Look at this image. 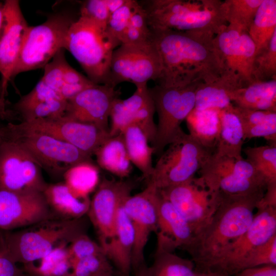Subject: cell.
<instances>
[{
	"label": "cell",
	"mask_w": 276,
	"mask_h": 276,
	"mask_svg": "<svg viewBox=\"0 0 276 276\" xmlns=\"http://www.w3.org/2000/svg\"><path fill=\"white\" fill-rule=\"evenodd\" d=\"M254 81L276 79V32L268 46L255 55L252 68Z\"/></svg>",
	"instance_id": "40"
},
{
	"label": "cell",
	"mask_w": 276,
	"mask_h": 276,
	"mask_svg": "<svg viewBox=\"0 0 276 276\" xmlns=\"http://www.w3.org/2000/svg\"><path fill=\"white\" fill-rule=\"evenodd\" d=\"M67 10L50 14L42 24L29 26L13 74L43 68L57 53L64 49L65 39L72 24L77 19Z\"/></svg>",
	"instance_id": "5"
},
{
	"label": "cell",
	"mask_w": 276,
	"mask_h": 276,
	"mask_svg": "<svg viewBox=\"0 0 276 276\" xmlns=\"http://www.w3.org/2000/svg\"><path fill=\"white\" fill-rule=\"evenodd\" d=\"M42 193L51 211L57 218L76 219L87 214L89 198L77 196L64 182L47 183Z\"/></svg>",
	"instance_id": "26"
},
{
	"label": "cell",
	"mask_w": 276,
	"mask_h": 276,
	"mask_svg": "<svg viewBox=\"0 0 276 276\" xmlns=\"http://www.w3.org/2000/svg\"><path fill=\"white\" fill-rule=\"evenodd\" d=\"M134 93L127 99H117L113 102L109 118V134H121L131 124L138 126L146 135L151 146L156 133L154 121V103L147 85L136 87Z\"/></svg>",
	"instance_id": "18"
},
{
	"label": "cell",
	"mask_w": 276,
	"mask_h": 276,
	"mask_svg": "<svg viewBox=\"0 0 276 276\" xmlns=\"http://www.w3.org/2000/svg\"><path fill=\"white\" fill-rule=\"evenodd\" d=\"M263 0H226L222 3L224 19L229 26L248 32Z\"/></svg>",
	"instance_id": "37"
},
{
	"label": "cell",
	"mask_w": 276,
	"mask_h": 276,
	"mask_svg": "<svg viewBox=\"0 0 276 276\" xmlns=\"http://www.w3.org/2000/svg\"><path fill=\"white\" fill-rule=\"evenodd\" d=\"M4 136V127H0V144L2 142Z\"/></svg>",
	"instance_id": "56"
},
{
	"label": "cell",
	"mask_w": 276,
	"mask_h": 276,
	"mask_svg": "<svg viewBox=\"0 0 276 276\" xmlns=\"http://www.w3.org/2000/svg\"><path fill=\"white\" fill-rule=\"evenodd\" d=\"M0 276H28L24 269L0 248Z\"/></svg>",
	"instance_id": "48"
},
{
	"label": "cell",
	"mask_w": 276,
	"mask_h": 276,
	"mask_svg": "<svg viewBox=\"0 0 276 276\" xmlns=\"http://www.w3.org/2000/svg\"><path fill=\"white\" fill-rule=\"evenodd\" d=\"M119 94L120 91L114 87L95 84L67 101L64 116L95 124L109 131L111 109Z\"/></svg>",
	"instance_id": "21"
},
{
	"label": "cell",
	"mask_w": 276,
	"mask_h": 276,
	"mask_svg": "<svg viewBox=\"0 0 276 276\" xmlns=\"http://www.w3.org/2000/svg\"><path fill=\"white\" fill-rule=\"evenodd\" d=\"M137 1L127 0L125 4L109 16L106 29L120 44L126 30L133 10Z\"/></svg>",
	"instance_id": "45"
},
{
	"label": "cell",
	"mask_w": 276,
	"mask_h": 276,
	"mask_svg": "<svg viewBox=\"0 0 276 276\" xmlns=\"http://www.w3.org/2000/svg\"><path fill=\"white\" fill-rule=\"evenodd\" d=\"M231 101L242 108L276 112V79L254 81L239 88L233 93Z\"/></svg>",
	"instance_id": "28"
},
{
	"label": "cell",
	"mask_w": 276,
	"mask_h": 276,
	"mask_svg": "<svg viewBox=\"0 0 276 276\" xmlns=\"http://www.w3.org/2000/svg\"><path fill=\"white\" fill-rule=\"evenodd\" d=\"M67 250L71 263L79 259L104 254L100 244L93 241L85 233L75 237L68 243Z\"/></svg>",
	"instance_id": "46"
},
{
	"label": "cell",
	"mask_w": 276,
	"mask_h": 276,
	"mask_svg": "<svg viewBox=\"0 0 276 276\" xmlns=\"http://www.w3.org/2000/svg\"><path fill=\"white\" fill-rule=\"evenodd\" d=\"M127 0H106L108 10L110 16L113 12L123 6Z\"/></svg>",
	"instance_id": "51"
},
{
	"label": "cell",
	"mask_w": 276,
	"mask_h": 276,
	"mask_svg": "<svg viewBox=\"0 0 276 276\" xmlns=\"http://www.w3.org/2000/svg\"><path fill=\"white\" fill-rule=\"evenodd\" d=\"M151 35L146 11L142 4L137 2L132 12L121 44L147 42L151 40Z\"/></svg>",
	"instance_id": "39"
},
{
	"label": "cell",
	"mask_w": 276,
	"mask_h": 276,
	"mask_svg": "<svg viewBox=\"0 0 276 276\" xmlns=\"http://www.w3.org/2000/svg\"><path fill=\"white\" fill-rule=\"evenodd\" d=\"M41 170L19 143L4 134L0 144V190L42 192L47 183Z\"/></svg>",
	"instance_id": "11"
},
{
	"label": "cell",
	"mask_w": 276,
	"mask_h": 276,
	"mask_svg": "<svg viewBox=\"0 0 276 276\" xmlns=\"http://www.w3.org/2000/svg\"><path fill=\"white\" fill-rule=\"evenodd\" d=\"M67 102L40 80L32 90L13 106L22 121L54 119L64 116Z\"/></svg>",
	"instance_id": "23"
},
{
	"label": "cell",
	"mask_w": 276,
	"mask_h": 276,
	"mask_svg": "<svg viewBox=\"0 0 276 276\" xmlns=\"http://www.w3.org/2000/svg\"><path fill=\"white\" fill-rule=\"evenodd\" d=\"M242 86L238 77L227 71L214 80L201 82L195 95L194 108L221 110L233 103V93Z\"/></svg>",
	"instance_id": "25"
},
{
	"label": "cell",
	"mask_w": 276,
	"mask_h": 276,
	"mask_svg": "<svg viewBox=\"0 0 276 276\" xmlns=\"http://www.w3.org/2000/svg\"><path fill=\"white\" fill-rule=\"evenodd\" d=\"M161 64L152 38L150 41L138 44H121L113 51L105 84L115 87L129 82L136 87L157 81Z\"/></svg>",
	"instance_id": "8"
},
{
	"label": "cell",
	"mask_w": 276,
	"mask_h": 276,
	"mask_svg": "<svg viewBox=\"0 0 276 276\" xmlns=\"http://www.w3.org/2000/svg\"><path fill=\"white\" fill-rule=\"evenodd\" d=\"M151 31L161 64L157 85L178 86L211 81L225 71L215 36L172 30Z\"/></svg>",
	"instance_id": "1"
},
{
	"label": "cell",
	"mask_w": 276,
	"mask_h": 276,
	"mask_svg": "<svg viewBox=\"0 0 276 276\" xmlns=\"http://www.w3.org/2000/svg\"><path fill=\"white\" fill-rule=\"evenodd\" d=\"M265 192L256 206V209H263L267 208H276V182L267 185Z\"/></svg>",
	"instance_id": "49"
},
{
	"label": "cell",
	"mask_w": 276,
	"mask_h": 276,
	"mask_svg": "<svg viewBox=\"0 0 276 276\" xmlns=\"http://www.w3.org/2000/svg\"><path fill=\"white\" fill-rule=\"evenodd\" d=\"M4 18V3L0 2V33L2 29Z\"/></svg>",
	"instance_id": "55"
},
{
	"label": "cell",
	"mask_w": 276,
	"mask_h": 276,
	"mask_svg": "<svg viewBox=\"0 0 276 276\" xmlns=\"http://www.w3.org/2000/svg\"><path fill=\"white\" fill-rule=\"evenodd\" d=\"M4 18L0 35V89L1 98L6 103L8 83L12 79L28 26L22 13L19 2L6 0Z\"/></svg>",
	"instance_id": "19"
},
{
	"label": "cell",
	"mask_w": 276,
	"mask_h": 276,
	"mask_svg": "<svg viewBox=\"0 0 276 276\" xmlns=\"http://www.w3.org/2000/svg\"><path fill=\"white\" fill-rule=\"evenodd\" d=\"M83 218L47 220L15 231L0 233V248L16 263L26 265L46 256L63 242L85 233Z\"/></svg>",
	"instance_id": "3"
},
{
	"label": "cell",
	"mask_w": 276,
	"mask_h": 276,
	"mask_svg": "<svg viewBox=\"0 0 276 276\" xmlns=\"http://www.w3.org/2000/svg\"><path fill=\"white\" fill-rule=\"evenodd\" d=\"M233 276H276V266L264 265L246 268Z\"/></svg>",
	"instance_id": "50"
},
{
	"label": "cell",
	"mask_w": 276,
	"mask_h": 276,
	"mask_svg": "<svg viewBox=\"0 0 276 276\" xmlns=\"http://www.w3.org/2000/svg\"><path fill=\"white\" fill-rule=\"evenodd\" d=\"M203 180L212 192L247 195L265 191L267 182L246 160L213 156L202 171Z\"/></svg>",
	"instance_id": "9"
},
{
	"label": "cell",
	"mask_w": 276,
	"mask_h": 276,
	"mask_svg": "<svg viewBox=\"0 0 276 276\" xmlns=\"http://www.w3.org/2000/svg\"><path fill=\"white\" fill-rule=\"evenodd\" d=\"M113 271H108L104 273L102 276H113Z\"/></svg>",
	"instance_id": "57"
},
{
	"label": "cell",
	"mask_w": 276,
	"mask_h": 276,
	"mask_svg": "<svg viewBox=\"0 0 276 276\" xmlns=\"http://www.w3.org/2000/svg\"><path fill=\"white\" fill-rule=\"evenodd\" d=\"M219 110L194 108L185 120L189 134L204 147L215 151L220 128Z\"/></svg>",
	"instance_id": "30"
},
{
	"label": "cell",
	"mask_w": 276,
	"mask_h": 276,
	"mask_svg": "<svg viewBox=\"0 0 276 276\" xmlns=\"http://www.w3.org/2000/svg\"><path fill=\"white\" fill-rule=\"evenodd\" d=\"M79 16L87 18L106 27L110 15L106 0H87L82 3Z\"/></svg>",
	"instance_id": "47"
},
{
	"label": "cell",
	"mask_w": 276,
	"mask_h": 276,
	"mask_svg": "<svg viewBox=\"0 0 276 276\" xmlns=\"http://www.w3.org/2000/svg\"><path fill=\"white\" fill-rule=\"evenodd\" d=\"M214 152L185 133L159 156L148 183L160 190L187 182Z\"/></svg>",
	"instance_id": "7"
},
{
	"label": "cell",
	"mask_w": 276,
	"mask_h": 276,
	"mask_svg": "<svg viewBox=\"0 0 276 276\" xmlns=\"http://www.w3.org/2000/svg\"><path fill=\"white\" fill-rule=\"evenodd\" d=\"M120 44L106 27L79 16L68 29L64 49L74 57L90 81L105 84L112 53Z\"/></svg>",
	"instance_id": "4"
},
{
	"label": "cell",
	"mask_w": 276,
	"mask_h": 276,
	"mask_svg": "<svg viewBox=\"0 0 276 276\" xmlns=\"http://www.w3.org/2000/svg\"><path fill=\"white\" fill-rule=\"evenodd\" d=\"M112 271H113V270H112ZM107 272H108V271H107ZM105 272H104V273H105ZM104 273H102V274H100V275H97V276H102L103 274Z\"/></svg>",
	"instance_id": "59"
},
{
	"label": "cell",
	"mask_w": 276,
	"mask_h": 276,
	"mask_svg": "<svg viewBox=\"0 0 276 276\" xmlns=\"http://www.w3.org/2000/svg\"><path fill=\"white\" fill-rule=\"evenodd\" d=\"M121 134L131 164L149 180L153 170L152 159L154 150L149 145L146 135L135 124L127 127Z\"/></svg>",
	"instance_id": "32"
},
{
	"label": "cell",
	"mask_w": 276,
	"mask_h": 276,
	"mask_svg": "<svg viewBox=\"0 0 276 276\" xmlns=\"http://www.w3.org/2000/svg\"><path fill=\"white\" fill-rule=\"evenodd\" d=\"M233 109L242 124L244 139L264 137L276 145V112L253 110L237 106Z\"/></svg>",
	"instance_id": "31"
},
{
	"label": "cell",
	"mask_w": 276,
	"mask_h": 276,
	"mask_svg": "<svg viewBox=\"0 0 276 276\" xmlns=\"http://www.w3.org/2000/svg\"><path fill=\"white\" fill-rule=\"evenodd\" d=\"M130 181L104 178L90 200L88 217L97 231L101 246L115 234L119 210L131 195Z\"/></svg>",
	"instance_id": "16"
},
{
	"label": "cell",
	"mask_w": 276,
	"mask_h": 276,
	"mask_svg": "<svg viewBox=\"0 0 276 276\" xmlns=\"http://www.w3.org/2000/svg\"><path fill=\"white\" fill-rule=\"evenodd\" d=\"M217 192L219 201L214 213L186 249L197 271L208 270L226 247L247 229L265 192L228 195Z\"/></svg>",
	"instance_id": "2"
},
{
	"label": "cell",
	"mask_w": 276,
	"mask_h": 276,
	"mask_svg": "<svg viewBox=\"0 0 276 276\" xmlns=\"http://www.w3.org/2000/svg\"><path fill=\"white\" fill-rule=\"evenodd\" d=\"M157 212V250L170 252L177 248L186 250L194 237L192 227L178 210L159 192Z\"/></svg>",
	"instance_id": "22"
},
{
	"label": "cell",
	"mask_w": 276,
	"mask_h": 276,
	"mask_svg": "<svg viewBox=\"0 0 276 276\" xmlns=\"http://www.w3.org/2000/svg\"><path fill=\"white\" fill-rule=\"evenodd\" d=\"M150 276H195L192 260L182 258L172 252L156 250L154 260L149 267Z\"/></svg>",
	"instance_id": "36"
},
{
	"label": "cell",
	"mask_w": 276,
	"mask_h": 276,
	"mask_svg": "<svg viewBox=\"0 0 276 276\" xmlns=\"http://www.w3.org/2000/svg\"><path fill=\"white\" fill-rule=\"evenodd\" d=\"M158 190L148 183L141 192L130 195L123 204L133 231L134 244L132 254L133 272L145 264L144 251L151 233L157 229Z\"/></svg>",
	"instance_id": "15"
},
{
	"label": "cell",
	"mask_w": 276,
	"mask_h": 276,
	"mask_svg": "<svg viewBox=\"0 0 276 276\" xmlns=\"http://www.w3.org/2000/svg\"><path fill=\"white\" fill-rule=\"evenodd\" d=\"M6 103L4 102L1 98L0 89V112L5 114L7 117H9L10 112L6 109Z\"/></svg>",
	"instance_id": "54"
},
{
	"label": "cell",
	"mask_w": 276,
	"mask_h": 276,
	"mask_svg": "<svg viewBox=\"0 0 276 276\" xmlns=\"http://www.w3.org/2000/svg\"><path fill=\"white\" fill-rule=\"evenodd\" d=\"M264 265L276 266V234L247 255L240 265L238 272Z\"/></svg>",
	"instance_id": "42"
},
{
	"label": "cell",
	"mask_w": 276,
	"mask_h": 276,
	"mask_svg": "<svg viewBox=\"0 0 276 276\" xmlns=\"http://www.w3.org/2000/svg\"><path fill=\"white\" fill-rule=\"evenodd\" d=\"M6 116L0 112V118H6Z\"/></svg>",
	"instance_id": "58"
},
{
	"label": "cell",
	"mask_w": 276,
	"mask_h": 276,
	"mask_svg": "<svg viewBox=\"0 0 276 276\" xmlns=\"http://www.w3.org/2000/svg\"><path fill=\"white\" fill-rule=\"evenodd\" d=\"M95 84L67 62L64 67L63 84L59 95L67 102L83 89Z\"/></svg>",
	"instance_id": "44"
},
{
	"label": "cell",
	"mask_w": 276,
	"mask_h": 276,
	"mask_svg": "<svg viewBox=\"0 0 276 276\" xmlns=\"http://www.w3.org/2000/svg\"><path fill=\"white\" fill-rule=\"evenodd\" d=\"M276 32V1L263 0L248 33L256 47L255 55L265 49Z\"/></svg>",
	"instance_id": "33"
},
{
	"label": "cell",
	"mask_w": 276,
	"mask_h": 276,
	"mask_svg": "<svg viewBox=\"0 0 276 276\" xmlns=\"http://www.w3.org/2000/svg\"><path fill=\"white\" fill-rule=\"evenodd\" d=\"M112 270L111 264L105 254H101L72 262L66 276H97Z\"/></svg>",
	"instance_id": "41"
},
{
	"label": "cell",
	"mask_w": 276,
	"mask_h": 276,
	"mask_svg": "<svg viewBox=\"0 0 276 276\" xmlns=\"http://www.w3.org/2000/svg\"><path fill=\"white\" fill-rule=\"evenodd\" d=\"M134 272L135 276H150L149 267L146 264L139 267Z\"/></svg>",
	"instance_id": "53"
},
{
	"label": "cell",
	"mask_w": 276,
	"mask_h": 276,
	"mask_svg": "<svg viewBox=\"0 0 276 276\" xmlns=\"http://www.w3.org/2000/svg\"><path fill=\"white\" fill-rule=\"evenodd\" d=\"M5 135L16 140L39 163L54 176H63L71 166L91 156L75 146L52 136L35 132L16 133L5 126Z\"/></svg>",
	"instance_id": "12"
},
{
	"label": "cell",
	"mask_w": 276,
	"mask_h": 276,
	"mask_svg": "<svg viewBox=\"0 0 276 276\" xmlns=\"http://www.w3.org/2000/svg\"><path fill=\"white\" fill-rule=\"evenodd\" d=\"M225 71L236 75L242 87L254 81L256 47L247 32L227 25L214 37Z\"/></svg>",
	"instance_id": "20"
},
{
	"label": "cell",
	"mask_w": 276,
	"mask_h": 276,
	"mask_svg": "<svg viewBox=\"0 0 276 276\" xmlns=\"http://www.w3.org/2000/svg\"><path fill=\"white\" fill-rule=\"evenodd\" d=\"M242 150L246 160L267 184L276 182V145L247 147Z\"/></svg>",
	"instance_id": "38"
},
{
	"label": "cell",
	"mask_w": 276,
	"mask_h": 276,
	"mask_svg": "<svg viewBox=\"0 0 276 276\" xmlns=\"http://www.w3.org/2000/svg\"><path fill=\"white\" fill-rule=\"evenodd\" d=\"M7 125L16 133L35 132L52 136L75 146L91 156L110 136L108 130L97 125L64 116L21 122L17 124L10 123Z\"/></svg>",
	"instance_id": "10"
},
{
	"label": "cell",
	"mask_w": 276,
	"mask_h": 276,
	"mask_svg": "<svg viewBox=\"0 0 276 276\" xmlns=\"http://www.w3.org/2000/svg\"><path fill=\"white\" fill-rule=\"evenodd\" d=\"M133 244L132 226L122 205L118 212L115 234L101 245L105 255L120 276H130Z\"/></svg>",
	"instance_id": "24"
},
{
	"label": "cell",
	"mask_w": 276,
	"mask_h": 276,
	"mask_svg": "<svg viewBox=\"0 0 276 276\" xmlns=\"http://www.w3.org/2000/svg\"><path fill=\"white\" fill-rule=\"evenodd\" d=\"M64 50L62 49L59 51L52 60L45 65L43 67L44 73L41 79L48 86L59 96L63 84L64 67L67 62Z\"/></svg>",
	"instance_id": "43"
},
{
	"label": "cell",
	"mask_w": 276,
	"mask_h": 276,
	"mask_svg": "<svg viewBox=\"0 0 276 276\" xmlns=\"http://www.w3.org/2000/svg\"><path fill=\"white\" fill-rule=\"evenodd\" d=\"M189 222L194 236L208 222L218 203V192L211 193L199 178L158 190Z\"/></svg>",
	"instance_id": "14"
},
{
	"label": "cell",
	"mask_w": 276,
	"mask_h": 276,
	"mask_svg": "<svg viewBox=\"0 0 276 276\" xmlns=\"http://www.w3.org/2000/svg\"><path fill=\"white\" fill-rule=\"evenodd\" d=\"M202 81L165 87L158 85L149 88L158 115L156 133L151 146L158 156L166 147L185 132L180 125L195 107L197 88Z\"/></svg>",
	"instance_id": "6"
},
{
	"label": "cell",
	"mask_w": 276,
	"mask_h": 276,
	"mask_svg": "<svg viewBox=\"0 0 276 276\" xmlns=\"http://www.w3.org/2000/svg\"><path fill=\"white\" fill-rule=\"evenodd\" d=\"M55 218L42 192L0 190L1 230L21 229Z\"/></svg>",
	"instance_id": "17"
},
{
	"label": "cell",
	"mask_w": 276,
	"mask_h": 276,
	"mask_svg": "<svg viewBox=\"0 0 276 276\" xmlns=\"http://www.w3.org/2000/svg\"><path fill=\"white\" fill-rule=\"evenodd\" d=\"M195 276H229L222 272L213 271H197Z\"/></svg>",
	"instance_id": "52"
},
{
	"label": "cell",
	"mask_w": 276,
	"mask_h": 276,
	"mask_svg": "<svg viewBox=\"0 0 276 276\" xmlns=\"http://www.w3.org/2000/svg\"><path fill=\"white\" fill-rule=\"evenodd\" d=\"M276 234V208L257 210L247 229L227 245L206 271L233 276L244 259L254 248Z\"/></svg>",
	"instance_id": "13"
},
{
	"label": "cell",
	"mask_w": 276,
	"mask_h": 276,
	"mask_svg": "<svg viewBox=\"0 0 276 276\" xmlns=\"http://www.w3.org/2000/svg\"><path fill=\"white\" fill-rule=\"evenodd\" d=\"M233 104L219 110L220 128L214 154L240 159L242 158L243 132L240 120L235 112Z\"/></svg>",
	"instance_id": "27"
},
{
	"label": "cell",
	"mask_w": 276,
	"mask_h": 276,
	"mask_svg": "<svg viewBox=\"0 0 276 276\" xmlns=\"http://www.w3.org/2000/svg\"><path fill=\"white\" fill-rule=\"evenodd\" d=\"M68 244L61 243L40 260L24 265V270L28 276H66L71 269Z\"/></svg>",
	"instance_id": "35"
},
{
	"label": "cell",
	"mask_w": 276,
	"mask_h": 276,
	"mask_svg": "<svg viewBox=\"0 0 276 276\" xmlns=\"http://www.w3.org/2000/svg\"><path fill=\"white\" fill-rule=\"evenodd\" d=\"M94 155L99 167L117 176L126 177L131 171V163L122 134L108 138Z\"/></svg>",
	"instance_id": "29"
},
{
	"label": "cell",
	"mask_w": 276,
	"mask_h": 276,
	"mask_svg": "<svg viewBox=\"0 0 276 276\" xmlns=\"http://www.w3.org/2000/svg\"><path fill=\"white\" fill-rule=\"evenodd\" d=\"M64 183L77 196L89 197L99 183V169L91 160L77 163L69 168L62 176Z\"/></svg>",
	"instance_id": "34"
}]
</instances>
